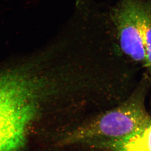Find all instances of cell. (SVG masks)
I'll return each instance as SVG.
<instances>
[{"instance_id":"1","label":"cell","mask_w":151,"mask_h":151,"mask_svg":"<svg viewBox=\"0 0 151 151\" xmlns=\"http://www.w3.org/2000/svg\"><path fill=\"white\" fill-rule=\"evenodd\" d=\"M43 82L23 73L0 76V151H19L37 113Z\"/></svg>"},{"instance_id":"2","label":"cell","mask_w":151,"mask_h":151,"mask_svg":"<svg viewBox=\"0 0 151 151\" xmlns=\"http://www.w3.org/2000/svg\"><path fill=\"white\" fill-rule=\"evenodd\" d=\"M151 120L139 93L119 107L79 127L72 133L70 140L73 143L106 147L135 134Z\"/></svg>"},{"instance_id":"3","label":"cell","mask_w":151,"mask_h":151,"mask_svg":"<svg viewBox=\"0 0 151 151\" xmlns=\"http://www.w3.org/2000/svg\"><path fill=\"white\" fill-rule=\"evenodd\" d=\"M137 0H119L109 15L120 50L124 56L145 67L146 52L137 10Z\"/></svg>"},{"instance_id":"4","label":"cell","mask_w":151,"mask_h":151,"mask_svg":"<svg viewBox=\"0 0 151 151\" xmlns=\"http://www.w3.org/2000/svg\"><path fill=\"white\" fill-rule=\"evenodd\" d=\"M137 13L146 52V64L151 76V0H137Z\"/></svg>"},{"instance_id":"5","label":"cell","mask_w":151,"mask_h":151,"mask_svg":"<svg viewBox=\"0 0 151 151\" xmlns=\"http://www.w3.org/2000/svg\"><path fill=\"white\" fill-rule=\"evenodd\" d=\"M112 151H151V120L144 128L130 137L110 144Z\"/></svg>"}]
</instances>
